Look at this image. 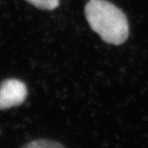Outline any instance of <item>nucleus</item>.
I'll use <instances>...</instances> for the list:
<instances>
[{"label":"nucleus","instance_id":"obj_1","mask_svg":"<svg viewBox=\"0 0 148 148\" xmlns=\"http://www.w3.org/2000/svg\"><path fill=\"white\" fill-rule=\"evenodd\" d=\"M85 14L90 28L106 43L119 45L127 40L129 26L125 14L106 0H89Z\"/></svg>","mask_w":148,"mask_h":148},{"label":"nucleus","instance_id":"obj_4","mask_svg":"<svg viewBox=\"0 0 148 148\" xmlns=\"http://www.w3.org/2000/svg\"><path fill=\"white\" fill-rule=\"evenodd\" d=\"M24 147L28 148H57L62 147L63 146L60 143H56L54 141L41 139V140L33 141L32 143L25 145Z\"/></svg>","mask_w":148,"mask_h":148},{"label":"nucleus","instance_id":"obj_2","mask_svg":"<svg viewBox=\"0 0 148 148\" xmlns=\"http://www.w3.org/2000/svg\"><path fill=\"white\" fill-rule=\"evenodd\" d=\"M27 96V86L17 79H8L0 86V110L21 105Z\"/></svg>","mask_w":148,"mask_h":148},{"label":"nucleus","instance_id":"obj_3","mask_svg":"<svg viewBox=\"0 0 148 148\" xmlns=\"http://www.w3.org/2000/svg\"><path fill=\"white\" fill-rule=\"evenodd\" d=\"M37 8L44 10H53L59 4V0H26Z\"/></svg>","mask_w":148,"mask_h":148}]
</instances>
